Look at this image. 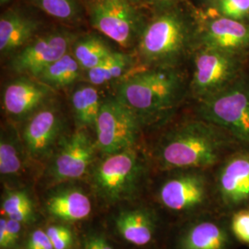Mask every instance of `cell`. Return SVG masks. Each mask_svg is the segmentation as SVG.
<instances>
[{
	"instance_id": "obj_1",
	"label": "cell",
	"mask_w": 249,
	"mask_h": 249,
	"mask_svg": "<svg viewBox=\"0 0 249 249\" xmlns=\"http://www.w3.org/2000/svg\"><path fill=\"white\" fill-rule=\"evenodd\" d=\"M225 147L218 126L201 121H187L165 134L156 150L164 169H195L214 165Z\"/></svg>"
},
{
	"instance_id": "obj_2",
	"label": "cell",
	"mask_w": 249,
	"mask_h": 249,
	"mask_svg": "<svg viewBox=\"0 0 249 249\" xmlns=\"http://www.w3.org/2000/svg\"><path fill=\"white\" fill-rule=\"evenodd\" d=\"M184 82L174 68H151L120 81L115 94L144 122L182 100Z\"/></svg>"
},
{
	"instance_id": "obj_3",
	"label": "cell",
	"mask_w": 249,
	"mask_h": 249,
	"mask_svg": "<svg viewBox=\"0 0 249 249\" xmlns=\"http://www.w3.org/2000/svg\"><path fill=\"white\" fill-rule=\"evenodd\" d=\"M196 38V31L186 15L166 11L145 24L137 45L138 53L150 68H175Z\"/></svg>"
},
{
	"instance_id": "obj_4",
	"label": "cell",
	"mask_w": 249,
	"mask_h": 249,
	"mask_svg": "<svg viewBox=\"0 0 249 249\" xmlns=\"http://www.w3.org/2000/svg\"><path fill=\"white\" fill-rule=\"evenodd\" d=\"M144 176V164L137 151L131 148L107 155L91 171V185L106 204L132 198Z\"/></svg>"
},
{
	"instance_id": "obj_5",
	"label": "cell",
	"mask_w": 249,
	"mask_h": 249,
	"mask_svg": "<svg viewBox=\"0 0 249 249\" xmlns=\"http://www.w3.org/2000/svg\"><path fill=\"white\" fill-rule=\"evenodd\" d=\"M198 114L202 120L249 143V83L237 78L225 88L200 99Z\"/></svg>"
},
{
	"instance_id": "obj_6",
	"label": "cell",
	"mask_w": 249,
	"mask_h": 249,
	"mask_svg": "<svg viewBox=\"0 0 249 249\" xmlns=\"http://www.w3.org/2000/svg\"><path fill=\"white\" fill-rule=\"evenodd\" d=\"M142 123L116 95L104 99L94 127L98 151L107 156L134 148Z\"/></svg>"
},
{
	"instance_id": "obj_7",
	"label": "cell",
	"mask_w": 249,
	"mask_h": 249,
	"mask_svg": "<svg viewBox=\"0 0 249 249\" xmlns=\"http://www.w3.org/2000/svg\"><path fill=\"white\" fill-rule=\"evenodd\" d=\"M91 25L123 47L138 45L142 19L129 0H98L89 10Z\"/></svg>"
},
{
	"instance_id": "obj_8",
	"label": "cell",
	"mask_w": 249,
	"mask_h": 249,
	"mask_svg": "<svg viewBox=\"0 0 249 249\" xmlns=\"http://www.w3.org/2000/svg\"><path fill=\"white\" fill-rule=\"evenodd\" d=\"M98 150L88 129L77 128L66 135L51 157L47 177L53 184L69 182L84 177L95 160Z\"/></svg>"
},
{
	"instance_id": "obj_9",
	"label": "cell",
	"mask_w": 249,
	"mask_h": 249,
	"mask_svg": "<svg viewBox=\"0 0 249 249\" xmlns=\"http://www.w3.org/2000/svg\"><path fill=\"white\" fill-rule=\"evenodd\" d=\"M66 121L59 107L48 103L25 121L21 139L31 160L44 161L53 156L65 131Z\"/></svg>"
},
{
	"instance_id": "obj_10",
	"label": "cell",
	"mask_w": 249,
	"mask_h": 249,
	"mask_svg": "<svg viewBox=\"0 0 249 249\" xmlns=\"http://www.w3.org/2000/svg\"><path fill=\"white\" fill-rule=\"evenodd\" d=\"M76 38L71 33L54 31L37 36L19 49L10 60V69L19 75L33 78L71 51Z\"/></svg>"
},
{
	"instance_id": "obj_11",
	"label": "cell",
	"mask_w": 249,
	"mask_h": 249,
	"mask_svg": "<svg viewBox=\"0 0 249 249\" xmlns=\"http://www.w3.org/2000/svg\"><path fill=\"white\" fill-rule=\"evenodd\" d=\"M238 71L236 55L202 47L194 60L192 91L199 99L210 96L236 80Z\"/></svg>"
},
{
	"instance_id": "obj_12",
	"label": "cell",
	"mask_w": 249,
	"mask_h": 249,
	"mask_svg": "<svg viewBox=\"0 0 249 249\" xmlns=\"http://www.w3.org/2000/svg\"><path fill=\"white\" fill-rule=\"evenodd\" d=\"M53 91L36 78L20 75L5 87L2 107L11 120L26 121L49 103Z\"/></svg>"
},
{
	"instance_id": "obj_13",
	"label": "cell",
	"mask_w": 249,
	"mask_h": 249,
	"mask_svg": "<svg viewBox=\"0 0 249 249\" xmlns=\"http://www.w3.org/2000/svg\"><path fill=\"white\" fill-rule=\"evenodd\" d=\"M197 39L203 48L236 55L249 48V25L220 15L205 24Z\"/></svg>"
},
{
	"instance_id": "obj_14",
	"label": "cell",
	"mask_w": 249,
	"mask_h": 249,
	"mask_svg": "<svg viewBox=\"0 0 249 249\" xmlns=\"http://www.w3.org/2000/svg\"><path fill=\"white\" fill-rule=\"evenodd\" d=\"M207 182L197 172H187L166 180L159 191L160 203L176 212L193 210L204 202Z\"/></svg>"
},
{
	"instance_id": "obj_15",
	"label": "cell",
	"mask_w": 249,
	"mask_h": 249,
	"mask_svg": "<svg viewBox=\"0 0 249 249\" xmlns=\"http://www.w3.org/2000/svg\"><path fill=\"white\" fill-rule=\"evenodd\" d=\"M218 187L224 204L237 206L249 200V153L235 154L223 164Z\"/></svg>"
},
{
	"instance_id": "obj_16",
	"label": "cell",
	"mask_w": 249,
	"mask_h": 249,
	"mask_svg": "<svg viewBox=\"0 0 249 249\" xmlns=\"http://www.w3.org/2000/svg\"><path fill=\"white\" fill-rule=\"evenodd\" d=\"M45 210L56 220L75 223L89 217L91 213V202L88 195L80 187H61L47 197Z\"/></svg>"
},
{
	"instance_id": "obj_17",
	"label": "cell",
	"mask_w": 249,
	"mask_h": 249,
	"mask_svg": "<svg viewBox=\"0 0 249 249\" xmlns=\"http://www.w3.org/2000/svg\"><path fill=\"white\" fill-rule=\"evenodd\" d=\"M39 24L35 19L9 11L0 18V52L2 55L16 53L36 38Z\"/></svg>"
},
{
	"instance_id": "obj_18",
	"label": "cell",
	"mask_w": 249,
	"mask_h": 249,
	"mask_svg": "<svg viewBox=\"0 0 249 249\" xmlns=\"http://www.w3.org/2000/svg\"><path fill=\"white\" fill-rule=\"evenodd\" d=\"M116 227L124 240L135 246L142 247L152 240L156 223L149 211L134 209L122 211L117 215Z\"/></svg>"
},
{
	"instance_id": "obj_19",
	"label": "cell",
	"mask_w": 249,
	"mask_h": 249,
	"mask_svg": "<svg viewBox=\"0 0 249 249\" xmlns=\"http://www.w3.org/2000/svg\"><path fill=\"white\" fill-rule=\"evenodd\" d=\"M29 154L21 136L8 125L2 128L0 139V174L5 178L19 177L25 168V160Z\"/></svg>"
},
{
	"instance_id": "obj_20",
	"label": "cell",
	"mask_w": 249,
	"mask_h": 249,
	"mask_svg": "<svg viewBox=\"0 0 249 249\" xmlns=\"http://www.w3.org/2000/svg\"><path fill=\"white\" fill-rule=\"evenodd\" d=\"M71 101L77 128L94 129L104 101L101 98L97 86L89 83L80 85L73 90Z\"/></svg>"
},
{
	"instance_id": "obj_21",
	"label": "cell",
	"mask_w": 249,
	"mask_h": 249,
	"mask_svg": "<svg viewBox=\"0 0 249 249\" xmlns=\"http://www.w3.org/2000/svg\"><path fill=\"white\" fill-rule=\"evenodd\" d=\"M227 234L212 222L196 223L189 228L179 242L180 249H224Z\"/></svg>"
},
{
	"instance_id": "obj_22",
	"label": "cell",
	"mask_w": 249,
	"mask_h": 249,
	"mask_svg": "<svg viewBox=\"0 0 249 249\" xmlns=\"http://www.w3.org/2000/svg\"><path fill=\"white\" fill-rule=\"evenodd\" d=\"M82 72L80 64L71 51L46 67L36 79L54 90L71 85L79 80Z\"/></svg>"
},
{
	"instance_id": "obj_23",
	"label": "cell",
	"mask_w": 249,
	"mask_h": 249,
	"mask_svg": "<svg viewBox=\"0 0 249 249\" xmlns=\"http://www.w3.org/2000/svg\"><path fill=\"white\" fill-rule=\"evenodd\" d=\"M133 64L131 54L115 50L95 68L85 72V78L89 84L102 86L123 77Z\"/></svg>"
},
{
	"instance_id": "obj_24",
	"label": "cell",
	"mask_w": 249,
	"mask_h": 249,
	"mask_svg": "<svg viewBox=\"0 0 249 249\" xmlns=\"http://www.w3.org/2000/svg\"><path fill=\"white\" fill-rule=\"evenodd\" d=\"M114 51L104 38L95 35L77 38L71 48V53L83 72L95 68Z\"/></svg>"
},
{
	"instance_id": "obj_25",
	"label": "cell",
	"mask_w": 249,
	"mask_h": 249,
	"mask_svg": "<svg viewBox=\"0 0 249 249\" xmlns=\"http://www.w3.org/2000/svg\"><path fill=\"white\" fill-rule=\"evenodd\" d=\"M46 14L63 21H71L79 13L77 0H33Z\"/></svg>"
},
{
	"instance_id": "obj_26",
	"label": "cell",
	"mask_w": 249,
	"mask_h": 249,
	"mask_svg": "<svg viewBox=\"0 0 249 249\" xmlns=\"http://www.w3.org/2000/svg\"><path fill=\"white\" fill-rule=\"evenodd\" d=\"M34 206V203L29 196V194L24 190H9L3 196L1 202V213L9 218L13 214L19 211Z\"/></svg>"
},
{
	"instance_id": "obj_27",
	"label": "cell",
	"mask_w": 249,
	"mask_h": 249,
	"mask_svg": "<svg viewBox=\"0 0 249 249\" xmlns=\"http://www.w3.org/2000/svg\"><path fill=\"white\" fill-rule=\"evenodd\" d=\"M215 4L223 17L241 21L249 17V0H217Z\"/></svg>"
},
{
	"instance_id": "obj_28",
	"label": "cell",
	"mask_w": 249,
	"mask_h": 249,
	"mask_svg": "<svg viewBox=\"0 0 249 249\" xmlns=\"http://www.w3.org/2000/svg\"><path fill=\"white\" fill-rule=\"evenodd\" d=\"M46 233L53 244V249H71L74 244V233L64 224H52L46 228Z\"/></svg>"
},
{
	"instance_id": "obj_29",
	"label": "cell",
	"mask_w": 249,
	"mask_h": 249,
	"mask_svg": "<svg viewBox=\"0 0 249 249\" xmlns=\"http://www.w3.org/2000/svg\"><path fill=\"white\" fill-rule=\"evenodd\" d=\"M231 229L241 242L249 244V212L242 211L235 214L232 218Z\"/></svg>"
},
{
	"instance_id": "obj_30",
	"label": "cell",
	"mask_w": 249,
	"mask_h": 249,
	"mask_svg": "<svg viewBox=\"0 0 249 249\" xmlns=\"http://www.w3.org/2000/svg\"><path fill=\"white\" fill-rule=\"evenodd\" d=\"M26 249H53V247L46 231L38 229L30 233Z\"/></svg>"
},
{
	"instance_id": "obj_31",
	"label": "cell",
	"mask_w": 249,
	"mask_h": 249,
	"mask_svg": "<svg viewBox=\"0 0 249 249\" xmlns=\"http://www.w3.org/2000/svg\"><path fill=\"white\" fill-rule=\"evenodd\" d=\"M82 249H114L109 241L100 233H91L86 237Z\"/></svg>"
},
{
	"instance_id": "obj_32",
	"label": "cell",
	"mask_w": 249,
	"mask_h": 249,
	"mask_svg": "<svg viewBox=\"0 0 249 249\" xmlns=\"http://www.w3.org/2000/svg\"><path fill=\"white\" fill-rule=\"evenodd\" d=\"M7 228H8V249L13 248L18 242L22 223L17 222L15 220L7 218Z\"/></svg>"
},
{
	"instance_id": "obj_33",
	"label": "cell",
	"mask_w": 249,
	"mask_h": 249,
	"mask_svg": "<svg viewBox=\"0 0 249 249\" xmlns=\"http://www.w3.org/2000/svg\"><path fill=\"white\" fill-rule=\"evenodd\" d=\"M7 217H1L0 219V248L8 249V228H7Z\"/></svg>"
},
{
	"instance_id": "obj_34",
	"label": "cell",
	"mask_w": 249,
	"mask_h": 249,
	"mask_svg": "<svg viewBox=\"0 0 249 249\" xmlns=\"http://www.w3.org/2000/svg\"><path fill=\"white\" fill-rule=\"evenodd\" d=\"M155 1H157V2H162V3H166V2H172V1H174V0H155Z\"/></svg>"
},
{
	"instance_id": "obj_35",
	"label": "cell",
	"mask_w": 249,
	"mask_h": 249,
	"mask_svg": "<svg viewBox=\"0 0 249 249\" xmlns=\"http://www.w3.org/2000/svg\"><path fill=\"white\" fill-rule=\"evenodd\" d=\"M10 0H0V2H1V4H5V3H7V2H9Z\"/></svg>"
},
{
	"instance_id": "obj_36",
	"label": "cell",
	"mask_w": 249,
	"mask_h": 249,
	"mask_svg": "<svg viewBox=\"0 0 249 249\" xmlns=\"http://www.w3.org/2000/svg\"><path fill=\"white\" fill-rule=\"evenodd\" d=\"M211 1H213L214 3H215L217 0H211Z\"/></svg>"
}]
</instances>
